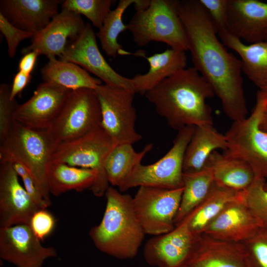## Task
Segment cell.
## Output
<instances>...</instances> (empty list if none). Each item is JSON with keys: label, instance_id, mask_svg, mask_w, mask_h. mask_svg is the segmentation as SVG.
Returning a JSON list of instances; mask_svg holds the SVG:
<instances>
[{"label": "cell", "instance_id": "6da1fadb", "mask_svg": "<svg viewBox=\"0 0 267 267\" xmlns=\"http://www.w3.org/2000/svg\"><path fill=\"white\" fill-rule=\"evenodd\" d=\"M178 9L194 67L211 86L225 115L233 121L247 117L240 59L229 52L199 0H178Z\"/></svg>", "mask_w": 267, "mask_h": 267}, {"label": "cell", "instance_id": "7a4b0ae2", "mask_svg": "<svg viewBox=\"0 0 267 267\" xmlns=\"http://www.w3.org/2000/svg\"><path fill=\"white\" fill-rule=\"evenodd\" d=\"M215 95L211 86L194 67L179 71L145 94L157 113L178 131L188 126L213 125L206 100Z\"/></svg>", "mask_w": 267, "mask_h": 267}, {"label": "cell", "instance_id": "3957f363", "mask_svg": "<svg viewBox=\"0 0 267 267\" xmlns=\"http://www.w3.org/2000/svg\"><path fill=\"white\" fill-rule=\"evenodd\" d=\"M104 195L106 205L102 219L90 229L89 237L100 251L119 259H132L145 234L134 214L133 197L111 186Z\"/></svg>", "mask_w": 267, "mask_h": 267}, {"label": "cell", "instance_id": "277c9868", "mask_svg": "<svg viewBox=\"0 0 267 267\" xmlns=\"http://www.w3.org/2000/svg\"><path fill=\"white\" fill-rule=\"evenodd\" d=\"M56 146L48 130H32L14 120L0 145V161L22 164L34 178L49 205L46 172Z\"/></svg>", "mask_w": 267, "mask_h": 267}, {"label": "cell", "instance_id": "5b68a950", "mask_svg": "<svg viewBox=\"0 0 267 267\" xmlns=\"http://www.w3.org/2000/svg\"><path fill=\"white\" fill-rule=\"evenodd\" d=\"M178 2V0H151L147 8L135 11L127 24L134 43L144 46L152 42H161L171 48L188 51Z\"/></svg>", "mask_w": 267, "mask_h": 267}, {"label": "cell", "instance_id": "8992f818", "mask_svg": "<svg viewBox=\"0 0 267 267\" xmlns=\"http://www.w3.org/2000/svg\"><path fill=\"white\" fill-rule=\"evenodd\" d=\"M267 96L259 90L255 107L249 117L233 121L225 133L227 146L223 152L247 163L255 177L267 180V133L261 129V121Z\"/></svg>", "mask_w": 267, "mask_h": 267}, {"label": "cell", "instance_id": "52a82bcc", "mask_svg": "<svg viewBox=\"0 0 267 267\" xmlns=\"http://www.w3.org/2000/svg\"><path fill=\"white\" fill-rule=\"evenodd\" d=\"M115 145L101 126L80 137L57 144L51 162L94 170L97 178L90 189L95 196L100 197L109 187L104 166Z\"/></svg>", "mask_w": 267, "mask_h": 267}, {"label": "cell", "instance_id": "ba28073f", "mask_svg": "<svg viewBox=\"0 0 267 267\" xmlns=\"http://www.w3.org/2000/svg\"><path fill=\"white\" fill-rule=\"evenodd\" d=\"M196 126L178 131L169 151L155 163L137 165L119 187L121 192L136 186L174 189L183 187V165L185 152Z\"/></svg>", "mask_w": 267, "mask_h": 267}, {"label": "cell", "instance_id": "9c48e42d", "mask_svg": "<svg viewBox=\"0 0 267 267\" xmlns=\"http://www.w3.org/2000/svg\"><path fill=\"white\" fill-rule=\"evenodd\" d=\"M101 111L95 89L71 90L48 130L56 145L80 137L101 126Z\"/></svg>", "mask_w": 267, "mask_h": 267}, {"label": "cell", "instance_id": "30bf717a", "mask_svg": "<svg viewBox=\"0 0 267 267\" xmlns=\"http://www.w3.org/2000/svg\"><path fill=\"white\" fill-rule=\"evenodd\" d=\"M101 111V126L116 145L139 141L135 128L137 114L133 105L135 92L121 87L98 85L95 89Z\"/></svg>", "mask_w": 267, "mask_h": 267}, {"label": "cell", "instance_id": "8fae6325", "mask_svg": "<svg viewBox=\"0 0 267 267\" xmlns=\"http://www.w3.org/2000/svg\"><path fill=\"white\" fill-rule=\"evenodd\" d=\"M183 187L169 189L140 186L133 197L134 214L145 234L167 233L175 227Z\"/></svg>", "mask_w": 267, "mask_h": 267}, {"label": "cell", "instance_id": "7c38bea8", "mask_svg": "<svg viewBox=\"0 0 267 267\" xmlns=\"http://www.w3.org/2000/svg\"><path fill=\"white\" fill-rule=\"evenodd\" d=\"M96 36L91 24L86 23L78 38L68 44L59 59L82 67L104 84L134 91L131 79L119 74L107 63L99 50Z\"/></svg>", "mask_w": 267, "mask_h": 267}, {"label": "cell", "instance_id": "4fadbf2b", "mask_svg": "<svg viewBox=\"0 0 267 267\" xmlns=\"http://www.w3.org/2000/svg\"><path fill=\"white\" fill-rule=\"evenodd\" d=\"M29 224L0 228V258L16 267H42L57 257L53 247H44Z\"/></svg>", "mask_w": 267, "mask_h": 267}, {"label": "cell", "instance_id": "5bb4252c", "mask_svg": "<svg viewBox=\"0 0 267 267\" xmlns=\"http://www.w3.org/2000/svg\"><path fill=\"white\" fill-rule=\"evenodd\" d=\"M71 91L53 83L43 82L37 86L27 101L17 105L13 120L32 130H48Z\"/></svg>", "mask_w": 267, "mask_h": 267}, {"label": "cell", "instance_id": "9a60e30c", "mask_svg": "<svg viewBox=\"0 0 267 267\" xmlns=\"http://www.w3.org/2000/svg\"><path fill=\"white\" fill-rule=\"evenodd\" d=\"M198 236L192 233L183 219L171 231L148 240L144 247V258L149 265L155 267H184Z\"/></svg>", "mask_w": 267, "mask_h": 267}, {"label": "cell", "instance_id": "2e32d148", "mask_svg": "<svg viewBox=\"0 0 267 267\" xmlns=\"http://www.w3.org/2000/svg\"><path fill=\"white\" fill-rule=\"evenodd\" d=\"M40 209L20 183L12 163L0 161V228L29 224Z\"/></svg>", "mask_w": 267, "mask_h": 267}, {"label": "cell", "instance_id": "e0dca14e", "mask_svg": "<svg viewBox=\"0 0 267 267\" xmlns=\"http://www.w3.org/2000/svg\"><path fill=\"white\" fill-rule=\"evenodd\" d=\"M86 24L81 15L62 8L43 30L34 35L31 44L21 53L24 55L35 50L48 59L60 57L68 44V39L71 41L77 39Z\"/></svg>", "mask_w": 267, "mask_h": 267}, {"label": "cell", "instance_id": "ac0fdd59", "mask_svg": "<svg viewBox=\"0 0 267 267\" xmlns=\"http://www.w3.org/2000/svg\"><path fill=\"white\" fill-rule=\"evenodd\" d=\"M262 227L244 199L227 205L207 226L203 233L223 241L242 243Z\"/></svg>", "mask_w": 267, "mask_h": 267}, {"label": "cell", "instance_id": "d6986e66", "mask_svg": "<svg viewBox=\"0 0 267 267\" xmlns=\"http://www.w3.org/2000/svg\"><path fill=\"white\" fill-rule=\"evenodd\" d=\"M227 30L250 44L264 41L267 33V3L228 0Z\"/></svg>", "mask_w": 267, "mask_h": 267}, {"label": "cell", "instance_id": "ffe728a7", "mask_svg": "<svg viewBox=\"0 0 267 267\" xmlns=\"http://www.w3.org/2000/svg\"><path fill=\"white\" fill-rule=\"evenodd\" d=\"M184 267H250L242 243L199 235Z\"/></svg>", "mask_w": 267, "mask_h": 267}, {"label": "cell", "instance_id": "44dd1931", "mask_svg": "<svg viewBox=\"0 0 267 267\" xmlns=\"http://www.w3.org/2000/svg\"><path fill=\"white\" fill-rule=\"evenodd\" d=\"M60 0H1L0 13L14 26L34 35L59 13Z\"/></svg>", "mask_w": 267, "mask_h": 267}, {"label": "cell", "instance_id": "7402d4cb", "mask_svg": "<svg viewBox=\"0 0 267 267\" xmlns=\"http://www.w3.org/2000/svg\"><path fill=\"white\" fill-rule=\"evenodd\" d=\"M132 54L144 57L149 65L147 73L131 79L135 92L141 95H145L166 78L185 68L187 64L185 51L171 48L149 56L141 51Z\"/></svg>", "mask_w": 267, "mask_h": 267}, {"label": "cell", "instance_id": "603a6c76", "mask_svg": "<svg viewBox=\"0 0 267 267\" xmlns=\"http://www.w3.org/2000/svg\"><path fill=\"white\" fill-rule=\"evenodd\" d=\"M222 43L240 57L242 70L259 89L267 83V41L245 44L228 31L218 33Z\"/></svg>", "mask_w": 267, "mask_h": 267}, {"label": "cell", "instance_id": "cb8c5ba5", "mask_svg": "<svg viewBox=\"0 0 267 267\" xmlns=\"http://www.w3.org/2000/svg\"><path fill=\"white\" fill-rule=\"evenodd\" d=\"M227 146L224 134L220 133L213 125L196 126L185 152L183 173L201 170L214 151L222 149L223 152Z\"/></svg>", "mask_w": 267, "mask_h": 267}, {"label": "cell", "instance_id": "d4e9b609", "mask_svg": "<svg viewBox=\"0 0 267 267\" xmlns=\"http://www.w3.org/2000/svg\"><path fill=\"white\" fill-rule=\"evenodd\" d=\"M244 190H235L214 182L204 200L184 219L190 230L195 236L203 234L208 224L227 205L244 199Z\"/></svg>", "mask_w": 267, "mask_h": 267}, {"label": "cell", "instance_id": "484cf974", "mask_svg": "<svg viewBox=\"0 0 267 267\" xmlns=\"http://www.w3.org/2000/svg\"><path fill=\"white\" fill-rule=\"evenodd\" d=\"M206 164L211 168L216 183L235 190L246 189L255 178L247 163L217 150L210 155Z\"/></svg>", "mask_w": 267, "mask_h": 267}, {"label": "cell", "instance_id": "4316f807", "mask_svg": "<svg viewBox=\"0 0 267 267\" xmlns=\"http://www.w3.org/2000/svg\"><path fill=\"white\" fill-rule=\"evenodd\" d=\"M43 82L53 83L73 90L80 89H95L102 81L93 77L88 72L73 63L48 58V62L41 69Z\"/></svg>", "mask_w": 267, "mask_h": 267}, {"label": "cell", "instance_id": "83f0119b", "mask_svg": "<svg viewBox=\"0 0 267 267\" xmlns=\"http://www.w3.org/2000/svg\"><path fill=\"white\" fill-rule=\"evenodd\" d=\"M46 175L49 192L55 196L68 191L81 192L90 189L97 178L94 170L51 162Z\"/></svg>", "mask_w": 267, "mask_h": 267}, {"label": "cell", "instance_id": "f1b7e54d", "mask_svg": "<svg viewBox=\"0 0 267 267\" xmlns=\"http://www.w3.org/2000/svg\"><path fill=\"white\" fill-rule=\"evenodd\" d=\"M214 182L212 170L207 164L198 172L183 173V191L174 220L175 226L204 200Z\"/></svg>", "mask_w": 267, "mask_h": 267}, {"label": "cell", "instance_id": "f546056e", "mask_svg": "<svg viewBox=\"0 0 267 267\" xmlns=\"http://www.w3.org/2000/svg\"><path fill=\"white\" fill-rule=\"evenodd\" d=\"M152 147L153 144L149 143L141 151L137 152L133 144L116 145L108 156L104 166L109 184L118 187L121 186Z\"/></svg>", "mask_w": 267, "mask_h": 267}, {"label": "cell", "instance_id": "4dcf8cb0", "mask_svg": "<svg viewBox=\"0 0 267 267\" xmlns=\"http://www.w3.org/2000/svg\"><path fill=\"white\" fill-rule=\"evenodd\" d=\"M134 2L135 0H120L116 7L108 14L102 26L96 34L103 50L108 56L128 54L118 43V38L121 33L128 30L127 25L123 22V15Z\"/></svg>", "mask_w": 267, "mask_h": 267}, {"label": "cell", "instance_id": "1f68e13d", "mask_svg": "<svg viewBox=\"0 0 267 267\" xmlns=\"http://www.w3.org/2000/svg\"><path fill=\"white\" fill-rule=\"evenodd\" d=\"M113 1L112 0H66L62 3V8L84 15L99 30L111 10Z\"/></svg>", "mask_w": 267, "mask_h": 267}, {"label": "cell", "instance_id": "d6a6232c", "mask_svg": "<svg viewBox=\"0 0 267 267\" xmlns=\"http://www.w3.org/2000/svg\"><path fill=\"white\" fill-rule=\"evenodd\" d=\"M266 180L255 178L251 185L244 190L245 203L262 227H267V190Z\"/></svg>", "mask_w": 267, "mask_h": 267}, {"label": "cell", "instance_id": "836d02e7", "mask_svg": "<svg viewBox=\"0 0 267 267\" xmlns=\"http://www.w3.org/2000/svg\"><path fill=\"white\" fill-rule=\"evenodd\" d=\"M242 243L250 267H267V227H260Z\"/></svg>", "mask_w": 267, "mask_h": 267}, {"label": "cell", "instance_id": "e575fe53", "mask_svg": "<svg viewBox=\"0 0 267 267\" xmlns=\"http://www.w3.org/2000/svg\"><path fill=\"white\" fill-rule=\"evenodd\" d=\"M10 86L6 84L0 86V140L8 134L14 122L13 114L18 104L16 99L10 97Z\"/></svg>", "mask_w": 267, "mask_h": 267}, {"label": "cell", "instance_id": "d590c367", "mask_svg": "<svg viewBox=\"0 0 267 267\" xmlns=\"http://www.w3.org/2000/svg\"><path fill=\"white\" fill-rule=\"evenodd\" d=\"M0 31L4 36L7 44V52L10 58L14 57L19 44L23 40L32 38V33L22 30L12 25L0 13Z\"/></svg>", "mask_w": 267, "mask_h": 267}, {"label": "cell", "instance_id": "8d00e7d4", "mask_svg": "<svg viewBox=\"0 0 267 267\" xmlns=\"http://www.w3.org/2000/svg\"><path fill=\"white\" fill-rule=\"evenodd\" d=\"M199 1L210 18L217 34L218 32L227 30L228 0H199Z\"/></svg>", "mask_w": 267, "mask_h": 267}, {"label": "cell", "instance_id": "74e56055", "mask_svg": "<svg viewBox=\"0 0 267 267\" xmlns=\"http://www.w3.org/2000/svg\"><path fill=\"white\" fill-rule=\"evenodd\" d=\"M11 163L18 176L21 178L23 186L32 200L41 209H46L49 207L50 205L44 199L39 186L28 170L18 162Z\"/></svg>", "mask_w": 267, "mask_h": 267}, {"label": "cell", "instance_id": "f35d334b", "mask_svg": "<svg viewBox=\"0 0 267 267\" xmlns=\"http://www.w3.org/2000/svg\"><path fill=\"white\" fill-rule=\"evenodd\" d=\"M55 224L53 215L46 209H41L33 215L29 225L36 236L42 240L52 232Z\"/></svg>", "mask_w": 267, "mask_h": 267}, {"label": "cell", "instance_id": "ab89813d", "mask_svg": "<svg viewBox=\"0 0 267 267\" xmlns=\"http://www.w3.org/2000/svg\"><path fill=\"white\" fill-rule=\"evenodd\" d=\"M31 79V74H27L21 71H18L14 75L12 84L10 86V97L11 100L15 99L17 95L21 93Z\"/></svg>", "mask_w": 267, "mask_h": 267}, {"label": "cell", "instance_id": "60d3db41", "mask_svg": "<svg viewBox=\"0 0 267 267\" xmlns=\"http://www.w3.org/2000/svg\"><path fill=\"white\" fill-rule=\"evenodd\" d=\"M39 54L36 51H32L21 58L18 63L19 71L31 74L33 71Z\"/></svg>", "mask_w": 267, "mask_h": 267}, {"label": "cell", "instance_id": "b9f144b4", "mask_svg": "<svg viewBox=\"0 0 267 267\" xmlns=\"http://www.w3.org/2000/svg\"><path fill=\"white\" fill-rule=\"evenodd\" d=\"M151 0H135L134 6L135 11L142 10L147 8L150 3Z\"/></svg>", "mask_w": 267, "mask_h": 267}, {"label": "cell", "instance_id": "7bdbcfd3", "mask_svg": "<svg viewBox=\"0 0 267 267\" xmlns=\"http://www.w3.org/2000/svg\"><path fill=\"white\" fill-rule=\"evenodd\" d=\"M260 127L261 129L267 133V103L261 121Z\"/></svg>", "mask_w": 267, "mask_h": 267}, {"label": "cell", "instance_id": "ee69618b", "mask_svg": "<svg viewBox=\"0 0 267 267\" xmlns=\"http://www.w3.org/2000/svg\"><path fill=\"white\" fill-rule=\"evenodd\" d=\"M259 90L267 96V83Z\"/></svg>", "mask_w": 267, "mask_h": 267}, {"label": "cell", "instance_id": "f6af8a7d", "mask_svg": "<svg viewBox=\"0 0 267 267\" xmlns=\"http://www.w3.org/2000/svg\"><path fill=\"white\" fill-rule=\"evenodd\" d=\"M264 41H267V34H266V35L265 36Z\"/></svg>", "mask_w": 267, "mask_h": 267}]
</instances>
